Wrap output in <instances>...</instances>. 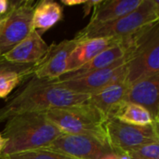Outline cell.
<instances>
[{
    "mask_svg": "<svg viewBox=\"0 0 159 159\" xmlns=\"http://www.w3.org/2000/svg\"><path fill=\"white\" fill-rule=\"evenodd\" d=\"M89 95L75 93L57 85L56 79L33 78L28 84L0 108V123L26 113L47 112L54 108L84 103Z\"/></svg>",
    "mask_w": 159,
    "mask_h": 159,
    "instance_id": "1",
    "label": "cell"
},
{
    "mask_svg": "<svg viewBox=\"0 0 159 159\" xmlns=\"http://www.w3.org/2000/svg\"><path fill=\"white\" fill-rule=\"evenodd\" d=\"M6 122L1 135L7 142L2 154L7 156L44 148L62 134L43 112L17 115Z\"/></svg>",
    "mask_w": 159,
    "mask_h": 159,
    "instance_id": "2",
    "label": "cell"
},
{
    "mask_svg": "<svg viewBox=\"0 0 159 159\" xmlns=\"http://www.w3.org/2000/svg\"><path fill=\"white\" fill-rule=\"evenodd\" d=\"M45 115L62 133L89 136L107 143L105 133L107 118L87 102L69 107L50 109L45 112Z\"/></svg>",
    "mask_w": 159,
    "mask_h": 159,
    "instance_id": "3",
    "label": "cell"
},
{
    "mask_svg": "<svg viewBox=\"0 0 159 159\" xmlns=\"http://www.w3.org/2000/svg\"><path fill=\"white\" fill-rule=\"evenodd\" d=\"M157 21H159V1L143 0L136 9L116 20L97 26H86L75 36V39L79 41L97 37L126 38Z\"/></svg>",
    "mask_w": 159,
    "mask_h": 159,
    "instance_id": "4",
    "label": "cell"
},
{
    "mask_svg": "<svg viewBox=\"0 0 159 159\" xmlns=\"http://www.w3.org/2000/svg\"><path fill=\"white\" fill-rule=\"evenodd\" d=\"M159 21L133 35L134 47L127 62L125 81L129 85L159 74Z\"/></svg>",
    "mask_w": 159,
    "mask_h": 159,
    "instance_id": "5",
    "label": "cell"
},
{
    "mask_svg": "<svg viewBox=\"0 0 159 159\" xmlns=\"http://www.w3.org/2000/svg\"><path fill=\"white\" fill-rule=\"evenodd\" d=\"M37 2H9L6 14L0 17V58L25 38L32 30V15Z\"/></svg>",
    "mask_w": 159,
    "mask_h": 159,
    "instance_id": "6",
    "label": "cell"
},
{
    "mask_svg": "<svg viewBox=\"0 0 159 159\" xmlns=\"http://www.w3.org/2000/svg\"><path fill=\"white\" fill-rule=\"evenodd\" d=\"M105 133L108 145L117 155L144 144L159 143L158 122L142 127L125 124L111 117L106 120Z\"/></svg>",
    "mask_w": 159,
    "mask_h": 159,
    "instance_id": "7",
    "label": "cell"
},
{
    "mask_svg": "<svg viewBox=\"0 0 159 159\" xmlns=\"http://www.w3.org/2000/svg\"><path fill=\"white\" fill-rule=\"evenodd\" d=\"M44 149L75 159H118L107 143L83 135L62 133Z\"/></svg>",
    "mask_w": 159,
    "mask_h": 159,
    "instance_id": "8",
    "label": "cell"
},
{
    "mask_svg": "<svg viewBox=\"0 0 159 159\" xmlns=\"http://www.w3.org/2000/svg\"><path fill=\"white\" fill-rule=\"evenodd\" d=\"M127 62L128 61H123L108 68L93 71L63 81H58L56 79V83L58 86L73 92L91 95L112 84L125 81Z\"/></svg>",
    "mask_w": 159,
    "mask_h": 159,
    "instance_id": "9",
    "label": "cell"
},
{
    "mask_svg": "<svg viewBox=\"0 0 159 159\" xmlns=\"http://www.w3.org/2000/svg\"><path fill=\"white\" fill-rule=\"evenodd\" d=\"M133 35L119 39L117 42H116L115 44H113L112 46L102 51L100 54H98L96 57H94L88 63L84 64L83 66L74 71L63 74L57 80L63 81L69 78H73L91 73L93 71L108 68L123 61H129V58L134 47Z\"/></svg>",
    "mask_w": 159,
    "mask_h": 159,
    "instance_id": "10",
    "label": "cell"
},
{
    "mask_svg": "<svg viewBox=\"0 0 159 159\" xmlns=\"http://www.w3.org/2000/svg\"><path fill=\"white\" fill-rule=\"evenodd\" d=\"M76 45L77 41L75 38L63 40L59 44L52 43L44 58L37 62L34 76L53 80L58 79L66 72L67 59Z\"/></svg>",
    "mask_w": 159,
    "mask_h": 159,
    "instance_id": "11",
    "label": "cell"
},
{
    "mask_svg": "<svg viewBox=\"0 0 159 159\" xmlns=\"http://www.w3.org/2000/svg\"><path fill=\"white\" fill-rule=\"evenodd\" d=\"M124 102L145 108L156 120L159 119V74L129 85Z\"/></svg>",
    "mask_w": 159,
    "mask_h": 159,
    "instance_id": "12",
    "label": "cell"
},
{
    "mask_svg": "<svg viewBox=\"0 0 159 159\" xmlns=\"http://www.w3.org/2000/svg\"><path fill=\"white\" fill-rule=\"evenodd\" d=\"M48 48L49 46L43 40L41 34L32 29L28 35L6 53L3 58L15 63L34 64L44 58Z\"/></svg>",
    "mask_w": 159,
    "mask_h": 159,
    "instance_id": "13",
    "label": "cell"
},
{
    "mask_svg": "<svg viewBox=\"0 0 159 159\" xmlns=\"http://www.w3.org/2000/svg\"><path fill=\"white\" fill-rule=\"evenodd\" d=\"M121 38H88L83 40H76L77 45L73 49L71 54L67 59L66 72L74 71L84 64L90 61L94 57L100 54L102 51L117 42ZM64 73V74H65Z\"/></svg>",
    "mask_w": 159,
    "mask_h": 159,
    "instance_id": "14",
    "label": "cell"
},
{
    "mask_svg": "<svg viewBox=\"0 0 159 159\" xmlns=\"http://www.w3.org/2000/svg\"><path fill=\"white\" fill-rule=\"evenodd\" d=\"M143 0H102L93 7L91 19L87 26H97L116 20L136 9Z\"/></svg>",
    "mask_w": 159,
    "mask_h": 159,
    "instance_id": "15",
    "label": "cell"
},
{
    "mask_svg": "<svg viewBox=\"0 0 159 159\" xmlns=\"http://www.w3.org/2000/svg\"><path fill=\"white\" fill-rule=\"evenodd\" d=\"M129 84L126 81H120L112 84L100 91L89 95L87 102L96 107L108 119L112 116L117 106L124 102Z\"/></svg>",
    "mask_w": 159,
    "mask_h": 159,
    "instance_id": "16",
    "label": "cell"
},
{
    "mask_svg": "<svg viewBox=\"0 0 159 159\" xmlns=\"http://www.w3.org/2000/svg\"><path fill=\"white\" fill-rule=\"evenodd\" d=\"M62 17L61 7L51 0H43L36 3L32 15V29L39 34L53 27Z\"/></svg>",
    "mask_w": 159,
    "mask_h": 159,
    "instance_id": "17",
    "label": "cell"
},
{
    "mask_svg": "<svg viewBox=\"0 0 159 159\" xmlns=\"http://www.w3.org/2000/svg\"><path fill=\"white\" fill-rule=\"evenodd\" d=\"M111 117L116 118L125 124L142 127L158 122V120H156L145 108L127 102H121L114 111Z\"/></svg>",
    "mask_w": 159,
    "mask_h": 159,
    "instance_id": "18",
    "label": "cell"
},
{
    "mask_svg": "<svg viewBox=\"0 0 159 159\" xmlns=\"http://www.w3.org/2000/svg\"><path fill=\"white\" fill-rule=\"evenodd\" d=\"M35 67L27 70L13 71L1 75L0 76V99L7 98L10 94V92L14 89H16L21 82H23L24 80H26L31 76H34V72Z\"/></svg>",
    "mask_w": 159,
    "mask_h": 159,
    "instance_id": "19",
    "label": "cell"
},
{
    "mask_svg": "<svg viewBox=\"0 0 159 159\" xmlns=\"http://www.w3.org/2000/svg\"><path fill=\"white\" fill-rule=\"evenodd\" d=\"M9 159H75L44 148L25 151L8 156Z\"/></svg>",
    "mask_w": 159,
    "mask_h": 159,
    "instance_id": "20",
    "label": "cell"
},
{
    "mask_svg": "<svg viewBox=\"0 0 159 159\" xmlns=\"http://www.w3.org/2000/svg\"><path fill=\"white\" fill-rule=\"evenodd\" d=\"M124 154L131 159H159V143L144 144Z\"/></svg>",
    "mask_w": 159,
    "mask_h": 159,
    "instance_id": "21",
    "label": "cell"
},
{
    "mask_svg": "<svg viewBox=\"0 0 159 159\" xmlns=\"http://www.w3.org/2000/svg\"><path fill=\"white\" fill-rule=\"evenodd\" d=\"M37 63L34 64H24V63H15L7 61L3 57L0 58V76L13 71H21V70H27L31 69L36 66Z\"/></svg>",
    "mask_w": 159,
    "mask_h": 159,
    "instance_id": "22",
    "label": "cell"
},
{
    "mask_svg": "<svg viewBox=\"0 0 159 159\" xmlns=\"http://www.w3.org/2000/svg\"><path fill=\"white\" fill-rule=\"evenodd\" d=\"M102 2V0H86V2L84 3V11H85V16L89 15V13L91 10V7H94L95 6L99 5Z\"/></svg>",
    "mask_w": 159,
    "mask_h": 159,
    "instance_id": "23",
    "label": "cell"
},
{
    "mask_svg": "<svg viewBox=\"0 0 159 159\" xmlns=\"http://www.w3.org/2000/svg\"><path fill=\"white\" fill-rule=\"evenodd\" d=\"M9 7V1L7 0H0V17L6 14Z\"/></svg>",
    "mask_w": 159,
    "mask_h": 159,
    "instance_id": "24",
    "label": "cell"
},
{
    "mask_svg": "<svg viewBox=\"0 0 159 159\" xmlns=\"http://www.w3.org/2000/svg\"><path fill=\"white\" fill-rule=\"evenodd\" d=\"M61 2L67 6H75V5H84L86 0H61Z\"/></svg>",
    "mask_w": 159,
    "mask_h": 159,
    "instance_id": "25",
    "label": "cell"
},
{
    "mask_svg": "<svg viewBox=\"0 0 159 159\" xmlns=\"http://www.w3.org/2000/svg\"><path fill=\"white\" fill-rule=\"evenodd\" d=\"M7 139L6 138H4L1 134H0V155L3 153V151H4V149H5V147H6V144H7Z\"/></svg>",
    "mask_w": 159,
    "mask_h": 159,
    "instance_id": "26",
    "label": "cell"
},
{
    "mask_svg": "<svg viewBox=\"0 0 159 159\" xmlns=\"http://www.w3.org/2000/svg\"><path fill=\"white\" fill-rule=\"evenodd\" d=\"M0 159H9V158H8V156H7V155L1 154V155H0Z\"/></svg>",
    "mask_w": 159,
    "mask_h": 159,
    "instance_id": "27",
    "label": "cell"
}]
</instances>
